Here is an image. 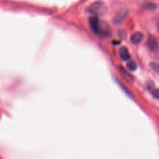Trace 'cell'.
I'll use <instances>...</instances> for the list:
<instances>
[{
	"label": "cell",
	"mask_w": 159,
	"mask_h": 159,
	"mask_svg": "<svg viewBox=\"0 0 159 159\" xmlns=\"http://www.w3.org/2000/svg\"><path fill=\"white\" fill-rule=\"evenodd\" d=\"M119 56L120 57L121 60L124 61H127L130 59V53H129L128 49H127V47L123 46L120 48L119 50Z\"/></svg>",
	"instance_id": "8992f818"
},
{
	"label": "cell",
	"mask_w": 159,
	"mask_h": 159,
	"mask_svg": "<svg viewBox=\"0 0 159 159\" xmlns=\"http://www.w3.org/2000/svg\"><path fill=\"white\" fill-rule=\"evenodd\" d=\"M107 10V6L105 3L99 0L93 2L86 7L87 12L94 15V16L103 15L104 13H106Z\"/></svg>",
	"instance_id": "7a4b0ae2"
},
{
	"label": "cell",
	"mask_w": 159,
	"mask_h": 159,
	"mask_svg": "<svg viewBox=\"0 0 159 159\" xmlns=\"http://www.w3.org/2000/svg\"><path fill=\"white\" fill-rule=\"evenodd\" d=\"M157 26H158V30H159V22L158 23V24H157Z\"/></svg>",
	"instance_id": "30bf717a"
},
{
	"label": "cell",
	"mask_w": 159,
	"mask_h": 159,
	"mask_svg": "<svg viewBox=\"0 0 159 159\" xmlns=\"http://www.w3.org/2000/svg\"><path fill=\"white\" fill-rule=\"evenodd\" d=\"M89 25L91 31L100 38H110L113 35L110 25L104 20L97 16H91L89 18Z\"/></svg>",
	"instance_id": "6da1fadb"
},
{
	"label": "cell",
	"mask_w": 159,
	"mask_h": 159,
	"mask_svg": "<svg viewBox=\"0 0 159 159\" xmlns=\"http://www.w3.org/2000/svg\"><path fill=\"white\" fill-rule=\"evenodd\" d=\"M147 47L152 52H156L159 49V44L158 40L153 36H150L147 40Z\"/></svg>",
	"instance_id": "277c9868"
},
{
	"label": "cell",
	"mask_w": 159,
	"mask_h": 159,
	"mask_svg": "<svg viewBox=\"0 0 159 159\" xmlns=\"http://www.w3.org/2000/svg\"><path fill=\"white\" fill-rule=\"evenodd\" d=\"M127 68H128V70H130V71H136L137 68H138V66H137V64L135 63L134 61H129L128 63H127Z\"/></svg>",
	"instance_id": "52a82bcc"
},
{
	"label": "cell",
	"mask_w": 159,
	"mask_h": 159,
	"mask_svg": "<svg viewBox=\"0 0 159 159\" xmlns=\"http://www.w3.org/2000/svg\"><path fill=\"white\" fill-rule=\"evenodd\" d=\"M144 34H142L140 31H137V32H134L130 37V41L133 44H139L141 41L144 39Z\"/></svg>",
	"instance_id": "5b68a950"
},
{
	"label": "cell",
	"mask_w": 159,
	"mask_h": 159,
	"mask_svg": "<svg viewBox=\"0 0 159 159\" xmlns=\"http://www.w3.org/2000/svg\"><path fill=\"white\" fill-rule=\"evenodd\" d=\"M144 7L146 9H156L157 6L153 2H147L144 5Z\"/></svg>",
	"instance_id": "9c48e42d"
},
{
	"label": "cell",
	"mask_w": 159,
	"mask_h": 159,
	"mask_svg": "<svg viewBox=\"0 0 159 159\" xmlns=\"http://www.w3.org/2000/svg\"><path fill=\"white\" fill-rule=\"evenodd\" d=\"M150 67L155 73L159 75V63L158 62H151L150 63Z\"/></svg>",
	"instance_id": "ba28073f"
},
{
	"label": "cell",
	"mask_w": 159,
	"mask_h": 159,
	"mask_svg": "<svg viewBox=\"0 0 159 159\" xmlns=\"http://www.w3.org/2000/svg\"><path fill=\"white\" fill-rule=\"evenodd\" d=\"M127 15H128V11L126 9H121L119 12H116V15L113 17V23L116 24H120L127 18Z\"/></svg>",
	"instance_id": "3957f363"
}]
</instances>
